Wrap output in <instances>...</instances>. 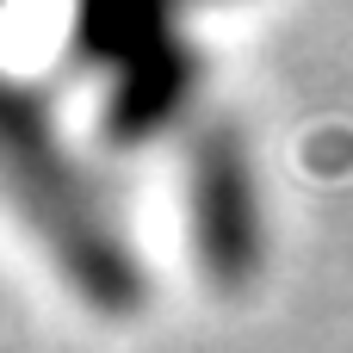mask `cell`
Returning a JSON list of instances; mask_svg holds the SVG:
<instances>
[{"label":"cell","instance_id":"cell-2","mask_svg":"<svg viewBox=\"0 0 353 353\" xmlns=\"http://www.w3.org/2000/svg\"><path fill=\"white\" fill-rule=\"evenodd\" d=\"M192 248L217 279H242L261 254V223H254V180L248 161L230 149V137H211L205 155L192 161Z\"/></svg>","mask_w":353,"mask_h":353},{"label":"cell","instance_id":"cell-1","mask_svg":"<svg viewBox=\"0 0 353 353\" xmlns=\"http://www.w3.org/2000/svg\"><path fill=\"white\" fill-rule=\"evenodd\" d=\"M12 186H19L25 211L37 217V230L50 236L62 273L74 279V292L87 304H99V310L137 304V267H130L112 217L99 211V199L87 192V180L62 155V143L31 124L25 93L12 99Z\"/></svg>","mask_w":353,"mask_h":353}]
</instances>
